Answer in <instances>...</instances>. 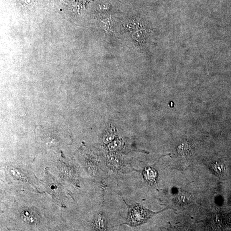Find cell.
Here are the masks:
<instances>
[{
  "instance_id": "1",
  "label": "cell",
  "mask_w": 231,
  "mask_h": 231,
  "mask_svg": "<svg viewBox=\"0 0 231 231\" xmlns=\"http://www.w3.org/2000/svg\"><path fill=\"white\" fill-rule=\"evenodd\" d=\"M156 213L151 212L140 205H136L129 209L128 222L133 226L144 223Z\"/></svg>"
},
{
  "instance_id": "2",
  "label": "cell",
  "mask_w": 231,
  "mask_h": 231,
  "mask_svg": "<svg viewBox=\"0 0 231 231\" xmlns=\"http://www.w3.org/2000/svg\"><path fill=\"white\" fill-rule=\"evenodd\" d=\"M144 175L145 179L150 185H154L156 183L157 173L154 169L150 167H147L144 171Z\"/></svg>"
},
{
  "instance_id": "3",
  "label": "cell",
  "mask_w": 231,
  "mask_h": 231,
  "mask_svg": "<svg viewBox=\"0 0 231 231\" xmlns=\"http://www.w3.org/2000/svg\"><path fill=\"white\" fill-rule=\"evenodd\" d=\"M21 216L24 221L30 224H36L38 221L37 214L32 210H25Z\"/></svg>"
},
{
  "instance_id": "4",
  "label": "cell",
  "mask_w": 231,
  "mask_h": 231,
  "mask_svg": "<svg viewBox=\"0 0 231 231\" xmlns=\"http://www.w3.org/2000/svg\"><path fill=\"white\" fill-rule=\"evenodd\" d=\"M191 145L188 143H182L177 147V152L183 157L188 156L191 154Z\"/></svg>"
},
{
  "instance_id": "5",
  "label": "cell",
  "mask_w": 231,
  "mask_h": 231,
  "mask_svg": "<svg viewBox=\"0 0 231 231\" xmlns=\"http://www.w3.org/2000/svg\"><path fill=\"white\" fill-rule=\"evenodd\" d=\"M106 220L101 215H99L94 222V226L98 230H105L106 229Z\"/></svg>"
},
{
  "instance_id": "6",
  "label": "cell",
  "mask_w": 231,
  "mask_h": 231,
  "mask_svg": "<svg viewBox=\"0 0 231 231\" xmlns=\"http://www.w3.org/2000/svg\"><path fill=\"white\" fill-rule=\"evenodd\" d=\"M177 200L181 205H186L191 202L192 197L188 193H181L177 197Z\"/></svg>"
},
{
  "instance_id": "7",
  "label": "cell",
  "mask_w": 231,
  "mask_h": 231,
  "mask_svg": "<svg viewBox=\"0 0 231 231\" xmlns=\"http://www.w3.org/2000/svg\"><path fill=\"white\" fill-rule=\"evenodd\" d=\"M212 167L216 174L221 177L225 173L226 171L224 164L219 162H215L213 164Z\"/></svg>"
}]
</instances>
